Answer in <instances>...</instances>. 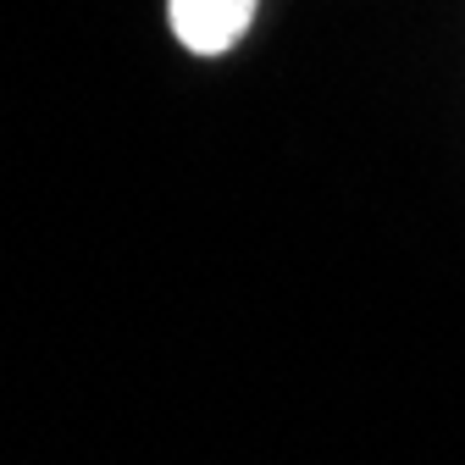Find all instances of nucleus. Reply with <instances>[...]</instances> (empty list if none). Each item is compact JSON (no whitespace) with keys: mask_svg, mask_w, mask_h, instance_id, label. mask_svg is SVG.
<instances>
[{"mask_svg":"<svg viewBox=\"0 0 465 465\" xmlns=\"http://www.w3.org/2000/svg\"><path fill=\"white\" fill-rule=\"evenodd\" d=\"M261 0H166V23L183 50L194 55H227L255 28Z\"/></svg>","mask_w":465,"mask_h":465,"instance_id":"obj_1","label":"nucleus"}]
</instances>
